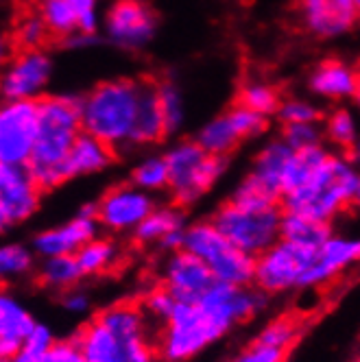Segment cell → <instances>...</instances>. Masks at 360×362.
<instances>
[{"label": "cell", "instance_id": "cell-9", "mask_svg": "<svg viewBox=\"0 0 360 362\" xmlns=\"http://www.w3.org/2000/svg\"><path fill=\"white\" fill-rule=\"evenodd\" d=\"M313 253L315 251L297 247L289 240H277L271 249L255 257L253 286L269 297L303 291V277L310 267Z\"/></svg>", "mask_w": 360, "mask_h": 362}, {"label": "cell", "instance_id": "cell-37", "mask_svg": "<svg viewBox=\"0 0 360 362\" xmlns=\"http://www.w3.org/2000/svg\"><path fill=\"white\" fill-rule=\"evenodd\" d=\"M299 329H301V323L297 321V317L284 315V317H277V319L269 321L255 336H258L260 341H267V343H273L277 347L291 349L293 343L297 341Z\"/></svg>", "mask_w": 360, "mask_h": 362}, {"label": "cell", "instance_id": "cell-31", "mask_svg": "<svg viewBox=\"0 0 360 362\" xmlns=\"http://www.w3.org/2000/svg\"><path fill=\"white\" fill-rule=\"evenodd\" d=\"M330 153L332 151L325 144L295 151L291 158V164H289V170H286V177H284V194L303 186L306 181L319 170V166L327 160Z\"/></svg>", "mask_w": 360, "mask_h": 362}, {"label": "cell", "instance_id": "cell-14", "mask_svg": "<svg viewBox=\"0 0 360 362\" xmlns=\"http://www.w3.org/2000/svg\"><path fill=\"white\" fill-rule=\"evenodd\" d=\"M98 234L100 225L96 221V203H90L66 223L37 231L31 238V247L37 257L76 255L90 240L98 238Z\"/></svg>", "mask_w": 360, "mask_h": 362}, {"label": "cell", "instance_id": "cell-42", "mask_svg": "<svg viewBox=\"0 0 360 362\" xmlns=\"http://www.w3.org/2000/svg\"><path fill=\"white\" fill-rule=\"evenodd\" d=\"M229 114H231V118H234V122L238 124V129H240V134H243L245 140L260 136L267 129V116H262L258 112H253V110L240 105V103L231 107Z\"/></svg>", "mask_w": 360, "mask_h": 362}, {"label": "cell", "instance_id": "cell-47", "mask_svg": "<svg viewBox=\"0 0 360 362\" xmlns=\"http://www.w3.org/2000/svg\"><path fill=\"white\" fill-rule=\"evenodd\" d=\"M3 362H50V356L48 351L46 354H27V351H20L18 356L13 358H3Z\"/></svg>", "mask_w": 360, "mask_h": 362}, {"label": "cell", "instance_id": "cell-2", "mask_svg": "<svg viewBox=\"0 0 360 362\" xmlns=\"http://www.w3.org/2000/svg\"><path fill=\"white\" fill-rule=\"evenodd\" d=\"M88 362H162L158 327L138 305L118 303L74 334Z\"/></svg>", "mask_w": 360, "mask_h": 362}, {"label": "cell", "instance_id": "cell-41", "mask_svg": "<svg viewBox=\"0 0 360 362\" xmlns=\"http://www.w3.org/2000/svg\"><path fill=\"white\" fill-rule=\"evenodd\" d=\"M277 118L281 124H297V122H321V114L315 103L306 98H289L281 100Z\"/></svg>", "mask_w": 360, "mask_h": 362}, {"label": "cell", "instance_id": "cell-12", "mask_svg": "<svg viewBox=\"0 0 360 362\" xmlns=\"http://www.w3.org/2000/svg\"><path fill=\"white\" fill-rule=\"evenodd\" d=\"M42 188L27 166L0 164V227L3 231L20 227L35 216Z\"/></svg>", "mask_w": 360, "mask_h": 362}, {"label": "cell", "instance_id": "cell-27", "mask_svg": "<svg viewBox=\"0 0 360 362\" xmlns=\"http://www.w3.org/2000/svg\"><path fill=\"white\" fill-rule=\"evenodd\" d=\"M83 271L79 267L76 255H55V257H40L35 271V279L40 286L53 293H66L74 286H79L83 279Z\"/></svg>", "mask_w": 360, "mask_h": 362}, {"label": "cell", "instance_id": "cell-46", "mask_svg": "<svg viewBox=\"0 0 360 362\" xmlns=\"http://www.w3.org/2000/svg\"><path fill=\"white\" fill-rule=\"evenodd\" d=\"M48 356H50V362H88L74 336L57 341L55 347L48 351Z\"/></svg>", "mask_w": 360, "mask_h": 362}, {"label": "cell", "instance_id": "cell-7", "mask_svg": "<svg viewBox=\"0 0 360 362\" xmlns=\"http://www.w3.org/2000/svg\"><path fill=\"white\" fill-rule=\"evenodd\" d=\"M164 158L170 173L168 194L173 203L182 208L199 203L227 170V160L203 151L197 140L175 142L164 153Z\"/></svg>", "mask_w": 360, "mask_h": 362}, {"label": "cell", "instance_id": "cell-5", "mask_svg": "<svg viewBox=\"0 0 360 362\" xmlns=\"http://www.w3.org/2000/svg\"><path fill=\"white\" fill-rule=\"evenodd\" d=\"M142 83L132 79H112L81 96L83 132L110 144L112 148L132 146Z\"/></svg>", "mask_w": 360, "mask_h": 362}, {"label": "cell", "instance_id": "cell-44", "mask_svg": "<svg viewBox=\"0 0 360 362\" xmlns=\"http://www.w3.org/2000/svg\"><path fill=\"white\" fill-rule=\"evenodd\" d=\"M57 341H59V339L55 336V332L50 329V325L37 321V325L33 327V332H31V336H29V341H27V345H24L22 351H27V354H37V356H40V354H46V351L53 349Z\"/></svg>", "mask_w": 360, "mask_h": 362}, {"label": "cell", "instance_id": "cell-32", "mask_svg": "<svg viewBox=\"0 0 360 362\" xmlns=\"http://www.w3.org/2000/svg\"><path fill=\"white\" fill-rule=\"evenodd\" d=\"M35 13L44 20L50 35L70 37L79 33V20L68 0H37Z\"/></svg>", "mask_w": 360, "mask_h": 362}, {"label": "cell", "instance_id": "cell-16", "mask_svg": "<svg viewBox=\"0 0 360 362\" xmlns=\"http://www.w3.org/2000/svg\"><path fill=\"white\" fill-rule=\"evenodd\" d=\"M160 284L177 301H197L208 293L216 277L210 267L186 249L170 251L160 264Z\"/></svg>", "mask_w": 360, "mask_h": 362}, {"label": "cell", "instance_id": "cell-38", "mask_svg": "<svg viewBox=\"0 0 360 362\" xmlns=\"http://www.w3.org/2000/svg\"><path fill=\"white\" fill-rule=\"evenodd\" d=\"M284 142L293 151L301 148H310L323 144V124L321 122H297V124H284V132H281Z\"/></svg>", "mask_w": 360, "mask_h": 362}, {"label": "cell", "instance_id": "cell-33", "mask_svg": "<svg viewBox=\"0 0 360 362\" xmlns=\"http://www.w3.org/2000/svg\"><path fill=\"white\" fill-rule=\"evenodd\" d=\"M132 184L151 194L168 190L170 173L164 155H146V158H142L132 170Z\"/></svg>", "mask_w": 360, "mask_h": 362}, {"label": "cell", "instance_id": "cell-35", "mask_svg": "<svg viewBox=\"0 0 360 362\" xmlns=\"http://www.w3.org/2000/svg\"><path fill=\"white\" fill-rule=\"evenodd\" d=\"M160 92V105H162V114L166 120V132L175 134L182 129L184 118H186V103H184V94L179 90L177 83L173 81H164L158 86Z\"/></svg>", "mask_w": 360, "mask_h": 362}, {"label": "cell", "instance_id": "cell-15", "mask_svg": "<svg viewBox=\"0 0 360 362\" xmlns=\"http://www.w3.org/2000/svg\"><path fill=\"white\" fill-rule=\"evenodd\" d=\"M53 76V59L42 48L20 50L5 68V100H42Z\"/></svg>", "mask_w": 360, "mask_h": 362}, {"label": "cell", "instance_id": "cell-28", "mask_svg": "<svg viewBox=\"0 0 360 362\" xmlns=\"http://www.w3.org/2000/svg\"><path fill=\"white\" fill-rule=\"evenodd\" d=\"M321 124L325 142L341 153H347L360 138V120L349 107H334Z\"/></svg>", "mask_w": 360, "mask_h": 362}, {"label": "cell", "instance_id": "cell-29", "mask_svg": "<svg viewBox=\"0 0 360 362\" xmlns=\"http://www.w3.org/2000/svg\"><path fill=\"white\" fill-rule=\"evenodd\" d=\"M76 260H79V267L86 277H98V275H105L118 264L120 249L112 238L98 236L76 253Z\"/></svg>", "mask_w": 360, "mask_h": 362}, {"label": "cell", "instance_id": "cell-19", "mask_svg": "<svg viewBox=\"0 0 360 362\" xmlns=\"http://www.w3.org/2000/svg\"><path fill=\"white\" fill-rule=\"evenodd\" d=\"M186 214L184 208L177 203L158 205L149 214V218L134 231L132 238L136 245L146 249H160L164 253L184 249V234H186Z\"/></svg>", "mask_w": 360, "mask_h": 362}, {"label": "cell", "instance_id": "cell-1", "mask_svg": "<svg viewBox=\"0 0 360 362\" xmlns=\"http://www.w3.org/2000/svg\"><path fill=\"white\" fill-rule=\"evenodd\" d=\"M269 299L255 286L216 281L201 299L179 301L173 317L158 332L162 362H190L234 327L265 313Z\"/></svg>", "mask_w": 360, "mask_h": 362}, {"label": "cell", "instance_id": "cell-43", "mask_svg": "<svg viewBox=\"0 0 360 362\" xmlns=\"http://www.w3.org/2000/svg\"><path fill=\"white\" fill-rule=\"evenodd\" d=\"M79 20L81 33H96L98 29V0H68Z\"/></svg>", "mask_w": 360, "mask_h": 362}, {"label": "cell", "instance_id": "cell-52", "mask_svg": "<svg viewBox=\"0 0 360 362\" xmlns=\"http://www.w3.org/2000/svg\"><path fill=\"white\" fill-rule=\"evenodd\" d=\"M352 362H360V356H358V358H354V360H352Z\"/></svg>", "mask_w": 360, "mask_h": 362}, {"label": "cell", "instance_id": "cell-40", "mask_svg": "<svg viewBox=\"0 0 360 362\" xmlns=\"http://www.w3.org/2000/svg\"><path fill=\"white\" fill-rule=\"evenodd\" d=\"M289 349L286 347H277L273 343L260 341L258 336L247 345L243 347L231 362H286Z\"/></svg>", "mask_w": 360, "mask_h": 362}, {"label": "cell", "instance_id": "cell-10", "mask_svg": "<svg viewBox=\"0 0 360 362\" xmlns=\"http://www.w3.org/2000/svg\"><path fill=\"white\" fill-rule=\"evenodd\" d=\"M156 208L158 201L151 192L134 184H122L110 188L96 201V221L112 236L134 234Z\"/></svg>", "mask_w": 360, "mask_h": 362}, {"label": "cell", "instance_id": "cell-23", "mask_svg": "<svg viewBox=\"0 0 360 362\" xmlns=\"http://www.w3.org/2000/svg\"><path fill=\"white\" fill-rule=\"evenodd\" d=\"M164 136H168V132H166V120H164V114H162V105H160L158 86L156 83H142L132 146L156 144Z\"/></svg>", "mask_w": 360, "mask_h": 362}, {"label": "cell", "instance_id": "cell-11", "mask_svg": "<svg viewBox=\"0 0 360 362\" xmlns=\"http://www.w3.org/2000/svg\"><path fill=\"white\" fill-rule=\"evenodd\" d=\"M37 140V100H5L0 110V164L27 166Z\"/></svg>", "mask_w": 360, "mask_h": 362}, {"label": "cell", "instance_id": "cell-25", "mask_svg": "<svg viewBox=\"0 0 360 362\" xmlns=\"http://www.w3.org/2000/svg\"><path fill=\"white\" fill-rule=\"evenodd\" d=\"M194 140L199 142V146H203V151L227 160V155L234 153L245 138L240 134L238 124L234 122V118H231V114L225 112L205 122L197 132Z\"/></svg>", "mask_w": 360, "mask_h": 362}, {"label": "cell", "instance_id": "cell-8", "mask_svg": "<svg viewBox=\"0 0 360 362\" xmlns=\"http://www.w3.org/2000/svg\"><path fill=\"white\" fill-rule=\"evenodd\" d=\"M184 249L208 264L216 281L231 286H253L255 257L231 245L210 218L188 223Z\"/></svg>", "mask_w": 360, "mask_h": 362}, {"label": "cell", "instance_id": "cell-24", "mask_svg": "<svg viewBox=\"0 0 360 362\" xmlns=\"http://www.w3.org/2000/svg\"><path fill=\"white\" fill-rule=\"evenodd\" d=\"M112 162H114V148L103 140L83 132L74 140V144L70 148L68 175H70V179L96 175V173L105 170Z\"/></svg>", "mask_w": 360, "mask_h": 362}, {"label": "cell", "instance_id": "cell-13", "mask_svg": "<svg viewBox=\"0 0 360 362\" xmlns=\"http://www.w3.org/2000/svg\"><path fill=\"white\" fill-rule=\"evenodd\" d=\"M156 27L158 18L144 0H116L103 20L105 37L124 50L144 48L156 35Z\"/></svg>", "mask_w": 360, "mask_h": 362}, {"label": "cell", "instance_id": "cell-4", "mask_svg": "<svg viewBox=\"0 0 360 362\" xmlns=\"http://www.w3.org/2000/svg\"><path fill=\"white\" fill-rule=\"evenodd\" d=\"M358 177L360 173L352 164L349 155L332 151L303 186L281 197V208L284 212L334 223L349 210Z\"/></svg>", "mask_w": 360, "mask_h": 362}, {"label": "cell", "instance_id": "cell-22", "mask_svg": "<svg viewBox=\"0 0 360 362\" xmlns=\"http://www.w3.org/2000/svg\"><path fill=\"white\" fill-rule=\"evenodd\" d=\"M356 83H358V68L341 59L321 62L310 72V79H308V88H310L315 96L334 103L354 98Z\"/></svg>", "mask_w": 360, "mask_h": 362}, {"label": "cell", "instance_id": "cell-18", "mask_svg": "<svg viewBox=\"0 0 360 362\" xmlns=\"http://www.w3.org/2000/svg\"><path fill=\"white\" fill-rule=\"evenodd\" d=\"M297 9L303 29L321 40L347 33L360 16L354 0H299Z\"/></svg>", "mask_w": 360, "mask_h": 362}, {"label": "cell", "instance_id": "cell-26", "mask_svg": "<svg viewBox=\"0 0 360 362\" xmlns=\"http://www.w3.org/2000/svg\"><path fill=\"white\" fill-rule=\"evenodd\" d=\"M332 236H334L332 223H323L293 212H284V218H281V240H289L308 251L321 249Z\"/></svg>", "mask_w": 360, "mask_h": 362}, {"label": "cell", "instance_id": "cell-45", "mask_svg": "<svg viewBox=\"0 0 360 362\" xmlns=\"http://www.w3.org/2000/svg\"><path fill=\"white\" fill-rule=\"evenodd\" d=\"M62 305L68 315L72 317H81V315H88L90 313V308H92V299L90 295L79 288V286H74L66 293H62Z\"/></svg>", "mask_w": 360, "mask_h": 362}, {"label": "cell", "instance_id": "cell-49", "mask_svg": "<svg viewBox=\"0 0 360 362\" xmlns=\"http://www.w3.org/2000/svg\"><path fill=\"white\" fill-rule=\"evenodd\" d=\"M347 155H349L352 164L356 166V170L360 173V138H358V140H356V144L347 151Z\"/></svg>", "mask_w": 360, "mask_h": 362}, {"label": "cell", "instance_id": "cell-20", "mask_svg": "<svg viewBox=\"0 0 360 362\" xmlns=\"http://www.w3.org/2000/svg\"><path fill=\"white\" fill-rule=\"evenodd\" d=\"M37 319L11 291L0 295V356L13 358L27 345Z\"/></svg>", "mask_w": 360, "mask_h": 362}, {"label": "cell", "instance_id": "cell-50", "mask_svg": "<svg viewBox=\"0 0 360 362\" xmlns=\"http://www.w3.org/2000/svg\"><path fill=\"white\" fill-rule=\"evenodd\" d=\"M354 103H356V110L360 112V66H358V83H356V94H354Z\"/></svg>", "mask_w": 360, "mask_h": 362}, {"label": "cell", "instance_id": "cell-3", "mask_svg": "<svg viewBox=\"0 0 360 362\" xmlns=\"http://www.w3.org/2000/svg\"><path fill=\"white\" fill-rule=\"evenodd\" d=\"M81 134L79 96L55 94L37 100V140L27 168L44 192L64 186L70 179L68 155Z\"/></svg>", "mask_w": 360, "mask_h": 362}, {"label": "cell", "instance_id": "cell-17", "mask_svg": "<svg viewBox=\"0 0 360 362\" xmlns=\"http://www.w3.org/2000/svg\"><path fill=\"white\" fill-rule=\"evenodd\" d=\"M354 267H360V236L334 234L321 249L313 253L310 267L303 277V288H321L339 279Z\"/></svg>", "mask_w": 360, "mask_h": 362}, {"label": "cell", "instance_id": "cell-6", "mask_svg": "<svg viewBox=\"0 0 360 362\" xmlns=\"http://www.w3.org/2000/svg\"><path fill=\"white\" fill-rule=\"evenodd\" d=\"M281 203L273 205H249L227 199L214 210L210 221L221 234L240 251L258 257L281 240Z\"/></svg>", "mask_w": 360, "mask_h": 362}, {"label": "cell", "instance_id": "cell-48", "mask_svg": "<svg viewBox=\"0 0 360 362\" xmlns=\"http://www.w3.org/2000/svg\"><path fill=\"white\" fill-rule=\"evenodd\" d=\"M349 210H352L356 216H360V177H358V181H356V188H354V197H352Z\"/></svg>", "mask_w": 360, "mask_h": 362}, {"label": "cell", "instance_id": "cell-21", "mask_svg": "<svg viewBox=\"0 0 360 362\" xmlns=\"http://www.w3.org/2000/svg\"><path fill=\"white\" fill-rule=\"evenodd\" d=\"M293 153L295 151L284 142V138L271 140L258 151V155H255V160L251 164V170L247 175L255 184H260L262 188H267L281 201V197H284V177H286Z\"/></svg>", "mask_w": 360, "mask_h": 362}, {"label": "cell", "instance_id": "cell-34", "mask_svg": "<svg viewBox=\"0 0 360 362\" xmlns=\"http://www.w3.org/2000/svg\"><path fill=\"white\" fill-rule=\"evenodd\" d=\"M238 103L269 118L273 114L277 116L281 98H279V94H277V90L273 86H269L265 81H249V83L243 86Z\"/></svg>", "mask_w": 360, "mask_h": 362}, {"label": "cell", "instance_id": "cell-39", "mask_svg": "<svg viewBox=\"0 0 360 362\" xmlns=\"http://www.w3.org/2000/svg\"><path fill=\"white\" fill-rule=\"evenodd\" d=\"M13 35L22 50H33V48H42L50 31L37 13H29V16H22V20L16 24Z\"/></svg>", "mask_w": 360, "mask_h": 362}, {"label": "cell", "instance_id": "cell-51", "mask_svg": "<svg viewBox=\"0 0 360 362\" xmlns=\"http://www.w3.org/2000/svg\"><path fill=\"white\" fill-rule=\"evenodd\" d=\"M354 3H356V7H358V13H360V0H354Z\"/></svg>", "mask_w": 360, "mask_h": 362}, {"label": "cell", "instance_id": "cell-30", "mask_svg": "<svg viewBox=\"0 0 360 362\" xmlns=\"http://www.w3.org/2000/svg\"><path fill=\"white\" fill-rule=\"evenodd\" d=\"M40 257L31 245L7 243L0 249V275L5 281H18L35 275Z\"/></svg>", "mask_w": 360, "mask_h": 362}, {"label": "cell", "instance_id": "cell-36", "mask_svg": "<svg viewBox=\"0 0 360 362\" xmlns=\"http://www.w3.org/2000/svg\"><path fill=\"white\" fill-rule=\"evenodd\" d=\"M142 308H144V313L149 315V319L156 323V327L160 329L175 313V308H177V299L173 297V293L168 288H164L162 284L156 288H151L146 291V295L140 299Z\"/></svg>", "mask_w": 360, "mask_h": 362}]
</instances>
